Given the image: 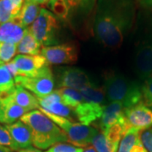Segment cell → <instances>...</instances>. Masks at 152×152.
<instances>
[{"instance_id":"obj_31","label":"cell","mask_w":152,"mask_h":152,"mask_svg":"<svg viewBox=\"0 0 152 152\" xmlns=\"http://www.w3.org/2000/svg\"><path fill=\"white\" fill-rule=\"evenodd\" d=\"M83 150L84 149L80 147L75 146L65 143L57 144L48 149V151L51 152H83Z\"/></svg>"},{"instance_id":"obj_15","label":"cell","mask_w":152,"mask_h":152,"mask_svg":"<svg viewBox=\"0 0 152 152\" xmlns=\"http://www.w3.org/2000/svg\"><path fill=\"white\" fill-rule=\"evenodd\" d=\"M105 107L106 105H100L83 101L73 111L75 116L81 124L91 126L101 118Z\"/></svg>"},{"instance_id":"obj_41","label":"cell","mask_w":152,"mask_h":152,"mask_svg":"<svg viewBox=\"0 0 152 152\" xmlns=\"http://www.w3.org/2000/svg\"></svg>"},{"instance_id":"obj_2","label":"cell","mask_w":152,"mask_h":152,"mask_svg":"<svg viewBox=\"0 0 152 152\" xmlns=\"http://www.w3.org/2000/svg\"><path fill=\"white\" fill-rule=\"evenodd\" d=\"M20 120L30 128L33 145L39 150H47L57 144L68 142L65 133L40 110L26 113Z\"/></svg>"},{"instance_id":"obj_33","label":"cell","mask_w":152,"mask_h":152,"mask_svg":"<svg viewBox=\"0 0 152 152\" xmlns=\"http://www.w3.org/2000/svg\"><path fill=\"white\" fill-rule=\"evenodd\" d=\"M135 3L143 12L152 14V0H135Z\"/></svg>"},{"instance_id":"obj_16","label":"cell","mask_w":152,"mask_h":152,"mask_svg":"<svg viewBox=\"0 0 152 152\" xmlns=\"http://www.w3.org/2000/svg\"><path fill=\"white\" fill-rule=\"evenodd\" d=\"M5 127L19 150L32 146V134L30 128L25 123L19 120L14 124H7Z\"/></svg>"},{"instance_id":"obj_7","label":"cell","mask_w":152,"mask_h":152,"mask_svg":"<svg viewBox=\"0 0 152 152\" xmlns=\"http://www.w3.org/2000/svg\"><path fill=\"white\" fill-rule=\"evenodd\" d=\"M16 85H20L32 93L37 98L47 96L54 91L55 80L50 64L46 66L38 75L33 77L17 76Z\"/></svg>"},{"instance_id":"obj_18","label":"cell","mask_w":152,"mask_h":152,"mask_svg":"<svg viewBox=\"0 0 152 152\" xmlns=\"http://www.w3.org/2000/svg\"><path fill=\"white\" fill-rule=\"evenodd\" d=\"M141 131L129 128L119 142L118 152H148L140 139Z\"/></svg>"},{"instance_id":"obj_32","label":"cell","mask_w":152,"mask_h":152,"mask_svg":"<svg viewBox=\"0 0 152 152\" xmlns=\"http://www.w3.org/2000/svg\"><path fill=\"white\" fill-rule=\"evenodd\" d=\"M141 141L148 152H152V127L140 132Z\"/></svg>"},{"instance_id":"obj_35","label":"cell","mask_w":152,"mask_h":152,"mask_svg":"<svg viewBox=\"0 0 152 152\" xmlns=\"http://www.w3.org/2000/svg\"><path fill=\"white\" fill-rule=\"evenodd\" d=\"M50 0H25V2H31L38 5H48Z\"/></svg>"},{"instance_id":"obj_14","label":"cell","mask_w":152,"mask_h":152,"mask_svg":"<svg viewBox=\"0 0 152 152\" xmlns=\"http://www.w3.org/2000/svg\"><path fill=\"white\" fill-rule=\"evenodd\" d=\"M27 112L14 101L11 96H0V123L14 124L21 118Z\"/></svg>"},{"instance_id":"obj_22","label":"cell","mask_w":152,"mask_h":152,"mask_svg":"<svg viewBox=\"0 0 152 152\" xmlns=\"http://www.w3.org/2000/svg\"><path fill=\"white\" fill-rule=\"evenodd\" d=\"M120 140L105 132H99L93 139L91 145L96 152H118Z\"/></svg>"},{"instance_id":"obj_37","label":"cell","mask_w":152,"mask_h":152,"mask_svg":"<svg viewBox=\"0 0 152 152\" xmlns=\"http://www.w3.org/2000/svg\"><path fill=\"white\" fill-rule=\"evenodd\" d=\"M0 152H14V151H12L11 149L8 148V147L0 145Z\"/></svg>"},{"instance_id":"obj_23","label":"cell","mask_w":152,"mask_h":152,"mask_svg":"<svg viewBox=\"0 0 152 152\" xmlns=\"http://www.w3.org/2000/svg\"><path fill=\"white\" fill-rule=\"evenodd\" d=\"M42 8L31 2H24L21 10L17 17V20L24 28H28L36 20Z\"/></svg>"},{"instance_id":"obj_9","label":"cell","mask_w":152,"mask_h":152,"mask_svg":"<svg viewBox=\"0 0 152 152\" xmlns=\"http://www.w3.org/2000/svg\"><path fill=\"white\" fill-rule=\"evenodd\" d=\"M57 82L58 89L71 88L78 91L92 85L90 77L85 71L74 67L61 68L58 73Z\"/></svg>"},{"instance_id":"obj_10","label":"cell","mask_w":152,"mask_h":152,"mask_svg":"<svg viewBox=\"0 0 152 152\" xmlns=\"http://www.w3.org/2000/svg\"><path fill=\"white\" fill-rule=\"evenodd\" d=\"M124 116L129 128L143 131L152 127V110L143 102L126 109Z\"/></svg>"},{"instance_id":"obj_13","label":"cell","mask_w":152,"mask_h":152,"mask_svg":"<svg viewBox=\"0 0 152 152\" xmlns=\"http://www.w3.org/2000/svg\"><path fill=\"white\" fill-rule=\"evenodd\" d=\"M125 107L119 102H112L106 105L103 113L101 118L94 124L96 129L105 131L114 124L125 119Z\"/></svg>"},{"instance_id":"obj_11","label":"cell","mask_w":152,"mask_h":152,"mask_svg":"<svg viewBox=\"0 0 152 152\" xmlns=\"http://www.w3.org/2000/svg\"><path fill=\"white\" fill-rule=\"evenodd\" d=\"M18 69L19 76L33 77L49 65L42 55L19 54L13 59Z\"/></svg>"},{"instance_id":"obj_40","label":"cell","mask_w":152,"mask_h":152,"mask_svg":"<svg viewBox=\"0 0 152 152\" xmlns=\"http://www.w3.org/2000/svg\"><path fill=\"white\" fill-rule=\"evenodd\" d=\"M46 152H51V151H48H48H46Z\"/></svg>"},{"instance_id":"obj_3","label":"cell","mask_w":152,"mask_h":152,"mask_svg":"<svg viewBox=\"0 0 152 152\" xmlns=\"http://www.w3.org/2000/svg\"><path fill=\"white\" fill-rule=\"evenodd\" d=\"M103 90L109 102H119L125 109L143 102L141 86L114 71H108L105 74Z\"/></svg>"},{"instance_id":"obj_1","label":"cell","mask_w":152,"mask_h":152,"mask_svg":"<svg viewBox=\"0 0 152 152\" xmlns=\"http://www.w3.org/2000/svg\"><path fill=\"white\" fill-rule=\"evenodd\" d=\"M135 0H96L94 10L93 33L106 48L116 49L134 26Z\"/></svg>"},{"instance_id":"obj_24","label":"cell","mask_w":152,"mask_h":152,"mask_svg":"<svg viewBox=\"0 0 152 152\" xmlns=\"http://www.w3.org/2000/svg\"><path fill=\"white\" fill-rule=\"evenodd\" d=\"M80 91L81 93L83 100L85 102L100 104V105H107V100L106 94L104 92L103 88H100L91 85L81 89Z\"/></svg>"},{"instance_id":"obj_6","label":"cell","mask_w":152,"mask_h":152,"mask_svg":"<svg viewBox=\"0 0 152 152\" xmlns=\"http://www.w3.org/2000/svg\"><path fill=\"white\" fill-rule=\"evenodd\" d=\"M39 110L46 114L50 119L65 133L68 137V142L71 143L75 146L81 148L90 145L95 136L99 133L97 129L94 127L81 124L80 123L79 124L73 122L72 120L65 118L49 113L42 109Z\"/></svg>"},{"instance_id":"obj_21","label":"cell","mask_w":152,"mask_h":152,"mask_svg":"<svg viewBox=\"0 0 152 152\" xmlns=\"http://www.w3.org/2000/svg\"><path fill=\"white\" fill-rule=\"evenodd\" d=\"M42 45L27 28L21 41L17 45V53L22 55H40Z\"/></svg>"},{"instance_id":"obj_20","label":"cell","mask_w":152,"mask_h":152,"mask_svg":"<svg viewBox=\"0 0 152 152\" xmlns=\"http://www.w3.org/2000/svg\"><path fill=\"white\" fill-rule=\"evenodd\" d=\"M25 0H0V24L17 19Z\"/></svg>"},{"instance_id":"obj_19","label":"cell","mask_w":152,"mask_h":152,"mask_svg":"<svg viewBox=\"0 0 152 152\" xmlns=\"http://www.w3.org/2000/svg\"><path fill=\"white\" fill-rule=\"evenodd\" d=\"M10 95L14 99V101L27 113L40 109V104L38 102L37 97L20 85L15 84V87Z\"/></svg>"},{"instance_id":"obj_38","label":"cell","mask_w":152,"mask_h":152,"mask_svg":"<svg viewBox=\"0 0 152 152\" xmlns=\"http://www.w3.org/2000/svg\"><path fill=\"white\" fill-rule=\"evenodd\" d=\"M83 152H96V151L92 146H89L86 148V149H84Z\"/></svg>"},{"instance_id":"obj_36","label":"cell","mask_w":152,"mask_h":152,"mask_svg":"<svg viewBox=\"0 0 152 152\" xmlns=\"http://www.w3.org/2000/svg\"><path fill=\"white\" fill-rule=\"evenodd\" d=\"M18 152H42V151L37 148L30 147V148H26V149H21V150L18 151Z\"/></svg>"},{"instance_id":"obj_34","label":"cell","mask_w":152,"mask_h":152,"mask_svg":"<svg viewBox=\"0 0 152 152\" xmlns=\"http://www.w3.org/2000/svg\"><path fill=\"white\" fill-rule=\"evenodd\" d=\"M6 65L8 67V69H9V70L11 73V75H13L14 78H16L17 76H19L18 75V69H17V67L15 65V64L14 63V61L12 60L10 61V63H8V64H6Z\"/></svg>"},{"instance_id":"obj_39","label":"cell","mask_w":152,"mask_h":152,"mask_svg":"<svg viewBox=\"0 0 152 152\" xmlns=\"http://www.w3.org/2000/svg\"><path fill=\"white\" fill-rule=\"evenodd\" d=\"M86 2V4H88L89 5L91 6H96V0H85Z\"/></svg>"},{"instance_id":"obj_28","label":"cell","mask_w":152,"mask_h":152,"mask_svg":"<svg viewBox=\"0 0 152 152\" xmlns=\"http://www.w3.org/2000/svg\"><path fill=\"white\" fill-rule=\"evenodd\" d=\"M17 53V45L0 42V64H6L12 61Z\"/></svg>"},{"instance_id":"obj_30","label":"cell","mask_w":152,"mask_h":152,"mask_svg":"<svg viewBox=\"0 0 152 152\" xmlns=\"http://www.w3.org/2000/svg\"><path fill=\"white\" fill-rule=\"evenodd\" d=\"M143 102L152 110V76L145 80L141 86Z\"/></svg>"},{"instance_id":"obj_12","label":"cell","mask_w":152,"mask_h":152,"mask_svg":"<svg viewBox=\"0 0 152 152\" xmlns=\"http://www.w3.org/2000/svg\"><path fill=\"white\" fill-rule=\"evenodd\" d=\"M40 104V109L48 112L56 116L63 117L73 121V116H75L73 109L66 106L63 102L59 91L55 90L51 94L42 98H37Z\"/></svg>"},{"instance_id":"obj_5","label":"cell","mask_w":152,"mask_h":152,"mask_svg":"<svg viewBox=\"0 0 152 152\" xmlns=\"http://www.w3.org/2000/svg\"><path fill=\"white\" fill-rule=\"evenodd\" d=\"M60 20L53 12L42 8L36 20L29 27L42 48L58 45L60 40Z\"/></svg>"},{"instance_id":"obj_25","label":"cell","mask_w":152,"mask_h":152,"mask_svg":"<svg viewBox=\"0 0 152 152\" xmlns=\"http://www.w3.org/2000/svg\"><path fill=\"white\" fill-rule=\"evenodd\" d=\"M57 90L59 91L63 102L73 110L84 101L81 93L78 90L71 88H59Z\"/></svg>"},{"instance_id":"obj_27","label":"cell","mask_w":152,"mask_h":152,"mask_svg":"<svg viewBox=\"0 0 152 152\" xmlns=\"http://www.w3.org/2000/svg\"><path fill=\"white\" fill-rule=\"evenodd\" d=\"M65 4L68 11H69V20L70 22L73 15L77 13L80 12L81 14H89L92 9H91L87 5L85 0H62Z\"/></svg>"},{"instance_id":"obj_4","label":"cell","mask_w":152,"mask_h":152,"mask_svg":"<svg viewBox=\"0 0 152 152\" xmlns=\"http://www.w3.org/2000/svg\"><path fill=\"white\" fill-rule=\"evenodd\" d=\"M143 30L136 44L134 64L138 77L145 80L152 75V14L144 12Z\"/></svg>"},{"instance_id":"obj_26","label":"cell","mask_w":152,"mask_h":152,"mask_svg":"<svg viewBox=\"0 0 152 152\" xmlns=\"http://www.w3.org/2000/svg\"><path fill=\"white\" fill-rule=\"evenodd\" d=\"M15 87V81L6 64H0V96L10 94Z\"/></svg>"},{"instance_id":"obj_29","label":"cell","mask_w":152,"mask_h":152,"mask_svg":"<svg viewBox=\"0 0 152 152\" xmlns=\"http://www.w3.org/2000/svg\"><path fill=\"white\" fill-rule=\"evenodd\" d=\"M0 145L4 147H8L14 151H20L17 147L15 141L13 140L12 137L9 130L7 129L5 126L0 124Z\"/></svg>"},{"instance_id":"obj_8","label":"cell","mask_w":152,"mask_h":152,"mask_svg":"<svg viewBox=\"0 0 152 152\" xmlns=\"http://www.w3.org/2000/svg\"><path fill=\"white\" fill-rule=\"evenodd\" d=\"M42 55L49 64H72L78 60L79 47L74 42H65L42 48Z\"/></svg>"},{"instance_id":"obj_17","label":"cell","mask_w":152,"mask_h":152,"mask_svg":"<svg viewBox=\"0 0 152 152\" xmlns=\"http://www.w3.org/2000/svg\"><path fill=\"white\" fill-rule=\"evenodd\" d=\"M27 28H24L16 19L0 24V42L18 45Z\"/></svg>"}]
</instances>
